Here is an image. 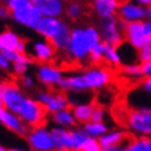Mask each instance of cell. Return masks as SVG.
Instances as JSON below:
<instances>
[{
	"label": "cell",
	"instance_id": "23",
	"mask_svg": "<svg viewBox=\"0 0 151 151\" xmlns=\"http://www.w3.org/2000/svg\"><path fill=\"white\" fill-rule=\"evenodd\" d=\"M128 151H151V136H136L127 145Z\"/></svg>",
	"mask_w": 151,
	"mask_h": 151
},
{
	"label": "cell",
	"instance_id": "12",
	"mask_svg": "<svg viewBox=\"0 0 151 151\" xmlns=\"http://www.w3.org/2000/svg\"><path fill=\"white\" fill-rule=\"evenodd\" d=\"M129 139L123 129H110L99 137V143L101 151H123L127 150Z\"/></svg>",
	"mask_w": 151,
	"mask_h": 151
},
{
	"label": "cell",
	"instance_id": "17",
	"mask_svg": "<svg viewBox=\"0 0 151 151\" xmlns=\"http://www.w3.org/2000/svg\"><path fill=\"white\" fill-rule=\"evenodd\" d=\"M16 50L19 52H27L28 42L12 29H5L0 33V51Z\"/></svg>",
	"mask_w": 151,
	"mask_h": 151
},
{
	"label": "cell",
	"instance_id": "1",
	"mask_svg": "<svg viewBox=\"0 0 151 151\" xmlns=\"http://www.w3.org/2000/svg\"><path fill=\"white\" fill-rule=\"evenodd\" d=\"M113 73L110 69L100 67V64H92L82 73H73L64 77L59 88L64 92H82V91H99L111 83Z\"/></svg>",
	"mask_w": 151,
	"mask_h": 151
},
{
	"label": "cell",
	"instance_id": "11",
	"mask_svg": "<svg viewBox=\"0 0 151 151\" xmlns=\"http://www.w3.org/2000/svg\"><path fill=\"white\" fill-rule=\"evenodd\" d=\"M36 99L45 106L47 114H52L55 111L63 110V109L69 108V100L68 96L63 92H52L49 90L39 91L36 93Z\"/></svg>",
	"mask_w": 151,
	"mask_h": 151
},
{
	"label": "cell",
	"instance_id": "33",
	"mask_svg": "<svg viewBox=\"0 0 151 151\" xmlns=\"http://www.w3.org/2000/svg\"><path fill=\"white\" fill-rule=\"evenodd\" d=\"M150 59H151V40H149L142 47L138 49V62L139 63H143Z\"/></svg>",
	"mask_w": 151,
	"mask_h": 151
},
{
	"label": "cell",
	"instance_id": "20",
	"mask_svg": "<svg viewBox=\"0 0 151 151\" xmlns=\"http://www.w3.org/2000/svg\"><path fill=\"white\" fill-rule=\"evenodd\" d=\"M119 0H92V10L100 19L115 17L119 8Z\"/></svg>",
	"mask_w": 151,
	"mask_h": 151
},
{
	"label": "cell",
	"instance_id": "2",
	"mask_svg": "<svg viewBox=\"0 0 151 151\" xmlns=\"http://www.w3.org/2000/svg\"><path fill=\"white\" fill-rule=\"evenodd\" d=\"M101 42L100 29L95 26H76L70 31L69 42H68L65 50V55L68 59L76 64H86L90 62V52L91 49L96 44Z\"/></svg>",
	"mask_w": 151,
	"mask_h": 151
},
{
	"label": "cell",
	"instance_id": "34",
	"mask_svg": "<svg viewBox=\"0 0 151 151\" xmlns=\"http://www.w3.org/2000/svg\"><path fill=\"white\" fill-rule=\"evenodd\" d=\"M21 80H19V82H21V86L23 88H26V90H32L33 87L36 86V80L32 77V76H29V74H23V76H21Z\"/></svg>",
	"mask_w": 151,
	"mask_h": 151
},
{
	"label": "cell",
	"instance_id": "8",
	"mask_svg": "<svg viewBox=\"0 0 151 151\" xmlns=\"http://www.w3.org/2000/svg\"><path fill=\"white\" fill-rule=\"evenodd\" d=\"M0 95H1V100L4 106L8 110L16 113V114L19 110L22 103L27 97L24 95L23 90L21 88V86L16 83V82H4Z\"/></svg>",
	"mask_w": 151,
	"mask_h": 151
},
{
	"label": "cell",
	"instance_id": "44",
	"mask_svg": "<svg viewBox=\"0 0 151 151\" xmlns=\"http://www.w3.org/2000/svg\"><path fill=\"white\" fill-rule=\"evenodd\" d=\"M122 1H124V0H119V3H122Z\"/></svg>",
	"mask_w": 151,
	"mask_h": 151
},
{
	"label": "cell",
	"instance_id": "13",
	"mask_svg": "<svg viewBox=\"0 0 151 151\" xmlns=\"http://www.w3.org/2000/svg\"><path fill=\"white\" fill-rule=\"evenodd\" d=\"M116 17L124 23L146 19V8L134 3L133 0H124L119 4Z\"/></svg>",
	"mask_w": 151,
	"mask_h": 151
},
{
	"label": "cell",
	"instance_id": "22",
	"mask_svg": "<svg viewBox=\"0 0 151 151\" xmlns=\"http://www.w3.org/2000/svg\"><path fill=\"white\" fill-rule=\"evenodd\" d=\"M95 108V103L90 101V103H81L76 104L72 108V111L74 114V118L77 120L78 124H85L91 120V115Z\"/></svg>",
	"mask_w": 151,
	"mask_h": 151
},
{
	"label": "cell",
	"instance_id": "29",
	"mask_svg": "<svg viewBox=\"0 0 151 151\" xmlns=\"http://www.w3.org/2000/svg\"><path fill=\"white\" fill-rule=\"evenodd\" d=\"M72 137H73V150L81 151L82 143L85 142L86 137H87L83 128H72Z\"/></svg>",
	"mask_w": 151,
	"mask_h": 151
},
{
	"label": "cell",
	"instance_id": "32",
	"mask_svg": "<svg viewBox=\"0 0 151 151\" xmlns=\"http://www.w3.org/2000/svg\"><path fill=\"white\" fill-rule=\"evenodd\" d=\"M105 119H106V110L104 109L103 105H99L95 103L91 120H93V122H105Z\"/></svg>",
	"mask_w": 151,
	"mask_h": 151
},
{
	"label": "cell",
	"instance_id": "3",
	"mask_svg": "<svg viewBox=\"0 0 151 151\" xmlns=\"http://www.w3.org/2000/svg\"><path fill=\"white\" fill-rule=\"evenodd\" d=\"M4 3L10 10V18L24 28L35 29L42 18V13L31 0H4Z\"/></svg>",
	"mask_w": 151,
	"mask_h": 151
},
{
	"label": "cell",
	"instance_id": "27",
	"mask_svg": "<svg viewBox=\"0 0 151 151\" xmlns=\"http://www.w3.org/2000/svg\"><path fill=\"white\" fill-rule=\"evenodd\" d=\"M70 31H72L70 26L65 22V23H64V26L62 27V29L59 31V33L56 35V37L51 41L52 45H54L55 49H56L58 51H62V52H63L64 50H65L67 45H68V42H69Z\"/></svg>",
	"mask_w": 151,
	"mask_h": 151
},
{
	"label": "cell",
	"instance_id": "43",
	"mask_svg": "<svg viewBox=\"0 0 151 151\" xmlns=\"http://www.w3.org/2000/svg\"><path fill=\"white\" fill-rule=\"evenodd\" d=\"M149 40H151V33H150V36H149Z\"/></svg>",
	"mask_w": 151,
	"mask_h": 151
},
{
	"label": "cell",
	"instance_id": "31",
	"mask_svg": "<svg viewBox=\"0 0 151 151\" xmlns=\"http://www.w3.org/2000/svg\"><path fill=\"white\" fill-rule=\"evenodd\" d=\"M100 150L101 147L99 143V138L91 137V136H87L85 142L81 146V151H100Z\"/></svg>",
	"mask_w": 151,
	"mask_h": 151
},
{
	"label": "cell",
	"instance_id": "24",
	"mask_svg": "<svg viewBox=\"0 0 151 151\" xmlns=\"http://www.w3.org/2000/svg\"><path fill=\"white\" fill-rule=\"evenodd\" d=\"M104 62L109 67H113V68L122 65V59H120L118 47L113 46V45L104 44Z\"/></svg>",
	"mask_w": 151,
	"mask_h": 151
},
{
	"label": "cell",
	"instance_id": "18",
	"mask_svg": "<svg viewBox=\"0 0 151 151\" xmlns=\"http://www.w3.org/2000/svg\"><path fill=\"white\" fill-rule=\"evenodd\" d=\"M51 134L54 139L55 150L58 151H69L73 150V137H72V128H64L55 126L51 128Z\"/></svg>",
	"mask_w": 151,
	"mask_h": 151
},
{
	"label": "cell",
	"instance_id": "5",
	"mask_svg": "<svg viewBox=\"0 0 151 151\" xmlns=\"http://www.w3.org/2000/svg\"><path fill=\"white\" fill-rule=\"evenodd\" d=\"M126 124L134 136H151V108L138 106L127 114Z\"/></svg>",
	"mask_w": 151,
	"mask_h": 151
},
{
	"label": "cell",
	"instance_id": "39",
	"mask_svg": "<svg viewBox=\"0 0 151 151\" xmlns=\"http://www.w3.org/2000/svg\"><path fill=\"white\" fill-rule=\"evenodd\" d=\"M134 3H137V4L145 6V8H147V6L151 5V0H133Z\"/></svg>",
	"mask_w": 151,
	"mask_h": 151
},
{
	"label": "cell",
	"instance_id": "38",
	"mask_svg": "<svg viewBox=\"0 0 151 151\" xmlns=\"http://www.w3.org/2000/svg\"><path fill=\"white\" fill-rule=\"evenodd\" d=\"M141 87L146 93L151 95V77H145V80L141 83Z\"/></svg>",
	"mask_w": 151,
	"mask_h": 151
},
{
	"label": "cell",
	"instance_id": "36",
	"mask_svg": "<svg viewBox=\"0 0 151 151\" xmlns=\"http://www.w3.org/2000/svg\"><path fill=\"white\" fill-rule=\"evenodd\" d=\"M12 68V63L5 58V55L0 51V69L1 70H10Z\"/></svg>",
	"mask_w": 151,
	"mask_h": 151
},
{
	"label": "cell",
	"instance_id": "28",
	"mask_svg": "<svg viewBox=\"0 0 151 151\" xmlns=\"http://www.w3.org/2000/svg\"><path fill=\"white\" fill-rule=\"evenodd\" d=\"M122 73L127 78L131 80H139L143 77L142 70H141V63H129V64H123L122 67Z\"/></svg>",
	"mask_w": 151,
	"mask_h": 151
},
{
	"label": "cell",
	"instance_id": "40",
	"mask_svg": "<svg viewBox=\"0 0 151 151\" xmlns=\"http://www.w3.org/2000/svg\"><path fill=\"white\" fill-rule=\"evenodd\" d=\"M146 18H147V19H150V21H151V5H150V6H147V8H146Z\"/></svg>",
	"mask_w": 151,
	"mask_h": 151
},
{
	"label": "cell",
	"instance_id": "37",
	"mask_svg": "<svg viewBox=\"0 0 151 151\" xmlns=\"http://www.w3.org/2000/svg\"><path fill=\"white\" fill-rule=\"evenodd\" d=\"M141 70L143 77H151V59L141 63Z\"/></svg>",
	"mask_w": 151,
	"mask_h": 151
},
{
	"label": "cell",
	"instance_id": "26",
	"mask_svg": "<svg viewBox=\"0 0 151 151\" xmlns=\"http://www.w3.org/2000/svg\"><path fill=\"white\" fill-rule=\"evenodd\" d=\"M82 128H83V131L87 136H91V137L95 138L101 137L105 132L109 131L108 124L105 122H93V120H90V122L82 124Z\"/></svg>",
	"mask_w": 151,
	"mask_h": 151
},
{
	"label": "cell",
	"instance_id": "25",
	"mask_svg": "<svg viewBox=\"0 0 151 151\" xmlns=\"http://www.w3.org/2000/svg\"><path fill=\"white\" fill-rule=\"evenodd\" d=\"M83 13H85V6L81 3V0H73V1H69L65 4L64 14L68 17V19L76 22L81 19Z\"/></svg>",
	"mask_w": 151,
	"mask_h": 151
},
{
	"label": "cell",
	"instance_id": "6",
	"mask_svg": "<svg viewBox=\"0 0 151 151\" xmlns=\"http://www.w3.org/2000/svg\"><path fill=\"white\" fill-rule=\"evenodd\" d=\"M124 22H122L118 17H110L100 19V36L104 44L118 46L124 41Z\"/></svg>",
	"mask_w": 151,
	"mask_h": 151
},
{
	"label": "cell",
	"instance_id": "4",
	"mask_svg": "<svg viewBox=\"0 0 151 151\" xmlns=\"http://www.w3.org/2000/svg\"><path fill=\"white\" fill-rule=\"evenodd\" d=\"M17 114L24 122L26 126L28 128H32V127L41 126V124L45 123L47 111L44 105L37 99L27 96L23 103H22Z\"/></svg>",
	"mask_w": 151,
	"mask_h": 151
},
{
	"label": "cell",
	"instance_id": "7",
	"mask_svg": "<svg viewBox=\"0 0 151 151\" xmlns=\"http://www.w3.org/2000/svg\"><path fill=\"white\" fill-rule=\"evenodd\" d=\"M27 142L31 150L35 151H52L55 150L51 129L41 124L28 129Z\"/></svg>",
	"mask_w": 151,
	"mask_h": 151
},
{
	"label": "cell",
	"instance_id": "16",
	"mask_svg": "<svg viewBox=\"0 0 151 151\" xmlns=\"http://www.w3.org/2000/svg\"><path fill=\"white\" fill-rule=\"evenodd\" d=\"M0 124L18 136H27L29 129L23 120L19 118V115L8 110L5 106L0 108Z\"/></svg>",
	"mask_w": 151,
	"mask_h": 151
},
{
	"label": "cell",
	"instance_id": "9",
	"mask_svg": "<svg viewBox=\"0 0 151 151\" xmlns=\"http://www.w3.org/2000/svg\"><path fill=\"white\" fill-rule=\"evenodd\" d=\"M56 52L58 50L55 49L51 41L44 39V37L32 41V44H28L27 54L33 59V62L51 63L55 58Z\"/></svg>",
	"mask_w": 151,
	"mask_h": 151
},
{
	"label": "cell",
	"instance_id": "42",
	"mask_svg": "<svg viewBox=\"0 0 151 151\" xmlns=\"http://www.w3.org/2000/svg\"><path fill=\"white\" fill-rule=\"evenodd\" d=\"M8 149H6L5 146H3V145H0V151H6Z\"/></svg>",
	"mask_w": 151,
	"mask_h": 151
},
{
	"label": "cell",
	"instance_id": "15",
	"mask_svg": "<svg viewBox=\"0 0 151 151\" xmlns=\"http://www.w3.org/2000/svg\"><path fill=\"white\" fill-rule=\"evenodd\" d=\"M64 22L60 17H47L42 16V18L39 21L36 28L33 29L37 35H40L41 37L46 39L49 41H52L56 37V35L59 33V31L62 29L64 26Z\"/></svg>",
	"mask_w": 151,
	"mask_h": 151
},
{
	"label": "cell",
	"instance_id": "41",
	"mask_svg": "<svg viewBox=\"0 0 151 151\" xmlns=\"http://www.w3.org/2000/svg\"><path fill=\"white\" fill-rule=\"evenodd\" d=\"M1 87H3V82H0V92H1ZM4 106V104H3V100H1V95H0V108Z\"/></svg>",
	"mask_w": 151,
	"mask_h": 151
},
{
	"label": "cell",
	"instance_id": "30",
	"mask_svg": "<svg viewBox=\"0 0 151 151\" xmlns=\"http://www.w3.org/2000/svg\"><path fill=\"white\" fill-rule=\"evenodd\" d=\"M90 62L92 64H100L104 62V42L96 44L90 52Z\"/></svg>",
	"mask_w": 151,
	"mask_h": 151
},
{
	"label": "cell",
	"instance_id": "21",
	"mask_svg": "<svg viewBox=\"0 0 151 151\" xmlns=\"http://www.w3.org/2000/svg\"><path fill=\"white\" fill-rule=\"evenodd\" d=\"M50 120L54 126L64 127V128H74L78 124L74 118L73 111H72V109H69V108L50 114Z\"/></svg>",
	"mask_w": 151,
	"mask_h": 151
},
{
	"label": "cell",
	"instance_id": "35",
	"mask_svg": "<svg viewBox=\"0 0 151 151\" xmlns=\"http://www.w3.org/2000/svg\"><path fill=\"white\" fill-rule=\"evenodd\" d=\"M10 18V10L4 3H0V21H6Z\"/></svg>",
	"mask_w": 151,
	"mask_h": 151
},
{
	"label": "cell",
	"instance_id": "10",
	"mask_svg": "<svg viewBox=\"0 0 151 151\" xmlns=\"http://www.w3.org/2000/svg\"><path fill=\"white\" fill-rule=\"evenodd\" d=\"M63 78V70L51 63H40L36 69V80L44 87H59Z\"/></svg>",
	"mask_w": 151,
	"mask_h": 151
},
{
	"label": "cell",
	"instance_id": "19",
	"mask_svg": "<svg viewBox=\"0 0 151 151\" xmlns=\"http://www.w3.org/2000/svg\"><path fill=\"white\" fill-rule=\"evenodd\" d=\"M35 6L47 17H62L65 10L64 0H31Z\"/></svg>",
	"mask_w": 151,
	"mask_h": 151
},
{
	"label": "cell",
	"instance_id": "14",
	"mask_svg": "<svg viewBox=\"0 0 151 151\" xmlns=\"http://www.w3.org/2000/svg\"><path fill=\"white\" fill-rule=\"evenodd\" d=\"M123 32H124V40L127 42H129L132 46H134L137 50L149 41V36H147L145 27H143V21L124 23Z\"/></svg>",
	"mask_w": 151,
	"mask_h": 151
}]
</instances>
